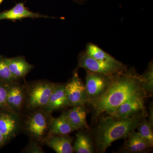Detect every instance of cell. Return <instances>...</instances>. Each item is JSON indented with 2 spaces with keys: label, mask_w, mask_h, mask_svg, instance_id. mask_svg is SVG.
<instances>
[{
  "label": "cell",
  "mask_w": 153,
  "mask_h": 153,
  "mask_svg": "<svg viewBox=\"0 0 153 153\" xmlns=\"http://www.w3.org/2000/svg\"><path fill=\"white\" fill-rule=\"evenodd\" d=\"M147 97L143 88L140 75L132 67L114 76L101 95L89 100L86 104L91 108L95 121L103 114H110L126 102Z\"/></svg>",
  "instance_id": "obj_1"
},
{
  "label": "cell",
  "mask_w": 153,
  "mask_h": 153,
  "mask_svg": "<svg viewBox=\"0 0 153 153\" xmlns=\"http://www.w3.org/2000/svg\"><path fill=\"white\" fill-rule=\"evenodd\" d=\"M146 112H141L131 117L120 118L108 115L100 116L89 132L95 146L96 152L104 153L117 140L126 139L129 134L137 128Z\"/></svg>",
  "instance_id": "obj_2"
},
{
  "label": "cell",
  "mask_w": 153,
  "mask_h": 153,
  "mask_svg": "<svg viewBox=\"0 0 153 153\" xmlns=\"http://www.w3.org/2000/svg\"><path fill=\"white\" fill-rule=\"evenodd\" d=\"M55 85V83L42 80L29 83L25 90V103L27 108L32 109L44 108L49 101Z\"/></svg>",
  "instance_id": "obj_3"
},
{
  "label": "cell",
  "mask_w": 153,
  "mask_h": 153,
  "mask_svg": "<svg viewBox=\"0 0 153 153\" xmlns=\"http://www.w3.org/2000/svg\"><path fill=\"white\" fill-rule=\"evenodd\" d=\"M114 76L126 71L127 66L117 60L116 62H106L95 60L88 55L85 51L80 52L78 58L77 68Z\"/></svg>",
  "instance_id": "obj_4"
},
{
  "label": "cell",
  "mask_w": 153,
  "mask_h": 153,
  "mask_svg": "<svg viewBox=\"0 0 153 153\" xmlns=\"http://www.w3.org/2000/svg\"><path fill=\"white\" fill-rule=\"evenodd\" d=\"M28 117L25 122L26 131L32 139L43 142L49 133V126L50 114L43 108H38Z\"/></svg>",
  "instance_id": "obj_5"
},
{
  "label": "cell",
  "mask_w": 153,
  "mask_h": 153,
  "mask_svg": "<svg viewBox=\"0 0 153 153\" xmlns=\"http://www.w3.org/2000/svg\"><path fill=\"white\" fill-rule=\"evenodd\" d=\"M65 90L69 106L85 105L89 100L85 84L77 72L65 84Z\"/></svg>",
  "instance_id": "obj_6"
},
{
  "label": "cell",
  "mask_w": 153,
  "mask_h": 153,
  "mask_svg": "<svg viewBox=\"0 0 153 153\" xmlns=\"http://www.w3.org/2000/svg\"><path fill=\"white\" fill-rule=\"evenodd\" d=\"M85 70L86 74L85 84L89 100L101 95L108 88L114 76H108Z\"/></svg>",
  "instance_id": "obj_7"
},
{
  "label": "cell",
  "mask_w": 153,
  "mask_h": 153,
  "mask_svg": "<svg viewBox=\"0 0 153 153\" xmlns=\"http://www.w3.org/2000/svg\"><path fill=\"white\" fill-rule=\"evenodd\" d=\"M21 128L17 114L0 109V133L8 140L16 136Z\"/></svg>",
  "instance_id": "obj_8"
},
{
  "label": "cell",
  "mask_w": 153,
  "mask_h": 153,
  "mask_svg": "<svg viewBox=\"0 0 153 153\" xmlns=\"http://www.w3.org/2000/svg\"><path fill=\"white\" fill-rule=\"evenodd\" d=\"M145 99L146 97H139L126 102L109 115L116 117L125 118L131 117L140 113L146 112Z\"/></svg>",
  "instance_id": "obj_9"
},
{
  "label": "cell",
  "mask_w": 153,
  "mask_h": 153,
  "mask_svg": "<svg viewBox=\"0 0 153 153\" xmlns=\"http://www.w3.org/2000/svg\"><path fill=\"white\" fill-rule=\"evenodd\" d=\"M85 107V105L72 107L63 112L60 116L77 130L88 128L86 120L87 110Z\"/></svg>",
  "instance_id": "obj_10"
},
{
  "label": "cell",
  "mask_w": 153,
  "mask_h": 153,
  "mask_svg": "<svg viewBox=\"0 0 153 153\" xmlns=\"http://www.w3.org/2000/svg\"><path fill=\"white\" fill-rule=\"evenodd\" d=\"M48 18V16L38 13H34L25 7V3H18L12 8L0 13V20H10L15 21L26 18L38 19Z\"/></svg>",
  "instance_id": "obj_11"
},
{
  "label": "cell",
  "mask_w": 153,
  "mask_h": 153,
  "mask_svg": "<svg viewBox=\"0 0 153 153\" xmlns=\"http://www.w3.org/2000/svg\"><path fill=\"white\" fill-rule=\"evenodd\" d=\"M68 105L65 92V84H55L49 101L43 109L48 113L65 108Z\"/></svg>",
  "instance_id": "obj_12"
},
{
  "label": "cell",
  "mask_w": 153,
  "mask_h": 153,
  "mask_svg": "<svg viewBox=\"0 0 153 153\" xmlns=\"http://www.w3.org/2000/svg\"><path fill=\"white\" fill-rule=\"evenodd\" d=\"M126 139V140L122 148L123 152H145L152 148L148 142L138 132L135 131V130L131 132Z\"/></svg>",
  "instance_id": "obj_13"
},
{
  "label": "cell",
  "mask_w": 153,
  "mask_h": 153,
  "mask_svg": "<svg viewBox=\"0 0 153 153\" xmlns=\"http://www.w3.org/2000/svg\"><path fill=\"white\" fill-rule=\"evenodd\" d=\"M43 142L57 153L74 152L72 139L68 134L47 135Z\"/></svg>",
  "instance_id": "obj_14"
},
{
  "label": "cell",
  "mask_w": 153,
  "mask_h": 153,
  "mask_svg": "<svg viewBox=\"0 0 153 153\" xmlns=\"http://www.w3.org/2000/svg\"><path fill=\"white\" fill-rule=\"evenodd\" d=\"M7 102L11 111L16 113L23 108L26 102L25 89L16 82L9 86Z\"/></svg>",
  "instance_id": "obj_15"
},
{
  "label": "cell",
  "mask_w": 153,
  "mask_h": 153,
  "mask_svg": "<svg viewBox=\"0 0 153 153\" xmlns=\"http://www.w3.org/2000/svg\"><path fill=\"white\" fill-rule=\"evenodd\" d=\"M5 60L12 74L19 79L25 77L34 68L24 57L5 58Z\"/></svg>",
  "instance_id": "obj_16"
},
{
  "label": "cell",
  "mask_w": 153,
  "mask_h": 153,
  "mask_svg": "<svg viewBox=\"0 0 153 153\" xmlns=\"http://www.w3.org/2000/svg\"><path fill=\"white\" fill-rule=\"evenodd\" d=\"M76 140L73 146L74 152L77 153H93L95 146L89 132L80 130L75 134Z\"/></svg>",
  "instance_id": "obj_17"
},
{
  "label": "cell",
  "mask_w": 153,
  "mask_h": 153,
  "mask_svg": "<svg viewBox=\"0 0 153 153\" xmlns=\"http://www.w3.org/2000/svg\"><path fill=\"white\" fill-rule=\"evenodd\" d=\"M74 131H77L62 117L54 118L50 117L49 120V134L48 135H61L71 133Z\"/></svg>",
  "instance_id": "obj_18"
},
{
  "label": "cell",
  "mask_w": 153,
  "mask_h": 153,
  "mask_svg": "<svg viewBox=\"0 0 153 153\" xmlns=\"http://www.w3.org/2000/svg\"><path fill=\"white\" fill-rule=\"evenodd\" d=\"M85 52L89 56L95 60L106 62H116L118 60L97 45L93 43H89L87 44Z\"/></svg>",
  "instance_id": "obj_19"
},
{
  "label": "cell",
  "mask_w": 153,
  "mask_h": 153,
  "mask_svg": "<svg viewBox=\"0 0 153 153\" xmlns=\"http://www.w3.org/2000/svg\"><path fill=\"white\" fill-rule=\"evenodd\" d=\"M142 85L145 93L148 96L152 95L153 91V64L151 61L146 71L140 75Z\"/></svg>",
  "instance_id": "obj_20"
},
{
  "label": "cell",
  "mask_w": 153,
  "mask_h": 153,
  "mask_svg": "<svg viewBox=\"0 0 153 153\" xmlns=\"http://www.w3.org/2000/svg\"><path fill=\"white\" fill-rule=\"evenodd\" d=\"M19 79L11 73L5 58L0 56V82L12 84L16 82Z\"/></svg>",
  "instance_id": "obj_21"
},
{
  "label": "cell",
  "mask_w": 153,
  "mask_h": 153,
  "mask_svg": "<svg viewBox=\"0 0 153 153\" xmlns=\"http://www.w3.org/2000/svg\"><path fill=\"white\" fill-rule=\"evenodd\" d=\"M146 116L143 117L137 128L139 134L145 139L151 146H153V126L147 120Z\"/></svg>",
  "instance_id": "obj_22"
},
{
  "label": "cell",
  "mask_w": 153,
  "mask_h": 153,
  "mask_svg": "<svg viewBox=\"0 0 153 153\" xmlns=\"http://www.w3.org/2000/svg\"><path fill=\"white\" fill-rule=\"evenodd\" d=\"M10 85L0 82V109L13 112L7 102V97Z\"/></svg>",
  "instance_id": "obj_23"
},
{
  "label": "cell",
  "mask_w": 153,
  "mask_h": 153,
  "mask_svg": "<svg viewBox=\"0 0 153 153\" xmlns=\"http://www.w3.org/2000/svg\"><path fill=\"white\" fill-rule=\"evenodd\" d=\"M25 153H44L45 152L42 149V148L40 146L32 139L30 141V143L28 144L27 146L25 148Z\"/></svg>",
  "instance_id": "obj_24"
},
{
  "label": "cell",
  "mask_w": 153,
  "mask_h": 153,
  "mask_svg": "<svg viewBox=\"0 0 153 153\" xmlns=\"http://www.w3.org/2000/svg\"><path fill=\"white\" fill-rule=\"evenodd\" d=\"M149 122L153 126V103H151L150 105L149 108Z\"/></svg>",
  "instance_id": "obj_25"
},
{
  "label": "cell",
  "mask_w": 153,
  "mask_h": 153,
  "mask_svg": "<svg viewBox=\"0 0 153 153\" xmlns=\"http://www.w3.org/2000/svg\"><path fill=\"white\" fill-rule=\"evenodd\" d=\"M8 140L4 135L0 133V147L4 146Z\"/></svg>",
  "instance_id": "obj_26"
},
{
  "label": "cell",
  "mask_w": 153,
  "mask_h": 153,
  "mask_svg": "<svg viewBox=\"0 0 153 153\" xmlns=\"http://www.w3.org/2000/svg\"><path fill=\"white\" fill-rule=\"evenodd\" d=\"M73 1L75 2L77 4H82L86 2L88 0H72Z\"/></svg>",
  "instance_id": "obj_27"
},
{
  "label": "cell",
  "mask_w": 153,
  "mask_h": 153,
  "mask_svg": "<svg viewBox=\"0 0 153 153\" xmlns=\"http://www.w3.org/2000/svg\"><path fill=\"white\" fill-rule=\"evenodd\" d=\"M4 1V0H0V4H1Z\"/></svg>",
  "instance_id": "obj_28"
}]
</instances>
